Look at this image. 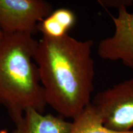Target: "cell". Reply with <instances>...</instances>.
<instances>
[{
	"instance_id": "obj_3",
	"label": "cell",
	"mask_w": 133,
	"mask_h": 133,
	"mask_svg": "<svg viewBox=\"0 0 133 133\" xmlns=\"http://www.w3.org/2000/svg\"><path fill=\"white\" fill-rule=\"evenodd\" d=\"M108 129L117 132L133 129V77L99 91L91 102Z\"/></svg>"
},
{
	"instance_id": "obj_5",
	"label": "cell",
	"mask_w": 133,
	"mask_h": 133,
	"mask_svg": "<svg viewBox=\"0 0 133 133\" xmlns=\"http://www.w3.org/2000/svg\"><path fill=\"white\" fill-rule=\"evenodd\" d=\"M115 28L112 36L102 39L97 47L99 57L109 61H121L133 69V13L127 8L118 9V16H111Z\"/></svg>"
},
{
	"instance_id": "obj_6",
	"label": "cell",
	"mask_w": 133,
	"mask_h": 133,
	"mask_svg": "<svg viewBox=\"0 0 133 133\" xmlns=\"http://www.w3.org/2000/svg\"><path fill=\"white\" fill-rule=\"evenodd\" d=\"M12 133H69L72 123L62 116L43 115L34 109L25 111Z\"/></svg>"
},
{
	"instance_id": "obj_8",
	"label": "cell",
	"mask_w": 133,
	"mask_h": 133,
	"mask_svg": "<svg viewBox=\"0 0 133 133\" xmlns=\"http://www.w3.org/2000/svg\"><path fill=\"white\" fill-rule=\"evenodd\" d=\"M51 15L58 21L69 31L75 25L76 17L75 13L70 9L61 8L53 11Z\"/></svg>"
},
{
	"instance_id": "obj_9",
	"label": "cell",
	"mask_w": 133,
	"mask_h": 133,
	"mask_svg": "<svg viewBox=\"0 0 133 133\" xmlns=\"http://www.w3.org/2000/svg\"><path fill=\"white\" fill-rule=\"evenodd\" d=\"M99 4L107 8H117L128 7L133 4V0H99Z\"/></svg>"
},
{
	"instance_id": "obj_1",
	"label": "cell",
	"mask_w": 133,
	"mask_h": 133,
	"mask_svg": "<svg viewBox=\"0 0 133 133\" xmlns=\"http://www.w3.org/2000/svg\"><path fill=\"white\" fill-rule=\"evenodd\" d=\"M92 40L79 41L69 34L43 36L34 61L47 104L60 116L74 119L91 103L95 76Z\"/></svg>"
},
{
	"instance_id": "obj_10",
	"label": "cell",
	"mask_w": 133,
	"mask_h": 133,
	"mask_svg": "<svg viewBox=\"0 0 133 133\" xmlns=\"http://www.w3.org/2000/svg\"><path fill=\"white\" fill-rule=\"evenodd\" d=\"M3 36H4V33L3 32L2 30H1V29H0V42H1V41L2 40L3 38Z\"/></svg>"
},
{
	"instance_id": "obj_7",
	"label": "cell",
	"mask_w": 133,
	"mask_h": 133,
	"mask_svg": "<svg viewBox=\"0 0 133 133\" xmlns=\"http://www.w3.org/2000/svg\"><path fill=\"white\" fill-rule=\"evenodd\" d=\"M71 123L69 133H133V129L126 132H117L106 128L91 102L75 118Z\"/></svg>"
},
{
	"instance_id": "obj_4",
	"label": "cell",
	"mask_w": 133,
	"mask_h": 133,
	"mask_svg": "<svg viewBox=\"0 0 133 133\" xmlns=\"http://www.w3.org/2000/svg\"><path fill=\"white\" fill-rule=\"evenodd\" d=\"M52 11V4L43 0H0V29L4 33L33 35Z\"/></svg>"
},
{
	"instance_id": "obj_2",
	"label": "cell",
	"mask_w": 133,
	"mask_h": 133,
	"mask_svg": "<svg viewBox=\"0 0 133 133\" xmlns=\"http://www.w3.org/2000/svg\"><path fill=\"white\" fill-rule=\"evenodd\" d=\"M38 41L28 33H4L0 42V104L17 124L25 111L47 106L34 56Z\"/></svg>"
}]
</instances>
